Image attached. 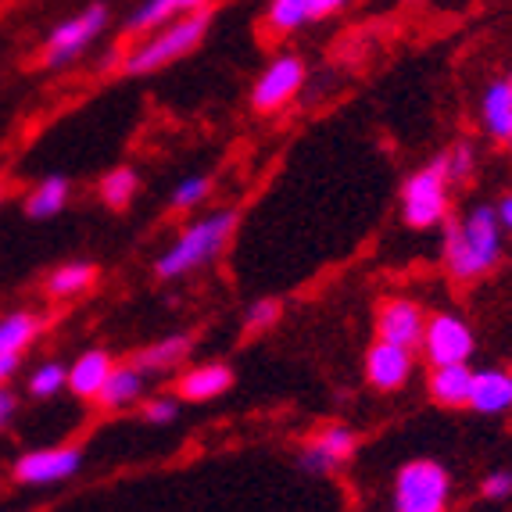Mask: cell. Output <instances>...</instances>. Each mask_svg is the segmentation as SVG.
<instances>
[{
  "instance_id": "obj_1",
  "label": "cell",
  "mask_w": 512,
  "mask_h": 512,
  "mask_svg": "<svg viewBox=\"0 0 512 512\" xmlns=\"http://www.w3.org/2000/svg\"><path fill=\"white\" fill-rule=\"evenodd\" d=\"M502 258V222L495 208L477 205L466 219L444 222V262L455 280H477Z\"/></svg>"
},
{
  "instance_id": "obj_2",
  "label": "cell",
  "mask_w": 512,
  "mask_h": 512,
  "mask_svg": "<svg viewBox=\"0 0 512 512\" xmlns=\"http://www.w3.org/2000/svg\"><path fill=\"white\" fill-rule=\"evenodd\" d=\"M208 33V11H194V15H183L169 26L154 29L147 40H140L133 51L122 58V72L126 76H147V72H158L172 61H180L183 54H190L197 43L205 40Z\"/></svg>"
},
{
  "instance_id": "obj_3",
  "label": "cell",
  "mask_w": 512,
  "mask_h": 512,
  "mask_svg": "<svg viewBox=\"0 0 512 512\" xmlns=\"http://www.w3.org/2000/svg\"><path fill=\"white\" fill-rule=\"evenodd\" d=\"M233 226H237V212H212L205 219H197L194 226H187L176 244L165 251L158 262H154V273L162 280H176V276H187L201 265H208L230 240Z\"/></svg>"
},
{
  "instance_id": "obj_4",
  "label": "cell",
  "mask_w": 512,
  "mask_h": 512,
  "mask_svg": "<svg viewBox=\"0 0 512 512\" xmlns=\"http://www.w3.org/2000/svg\"><path fill=\"white\" fill-rule=\"evenodd\" d=\"M452 480L434 459H416L394 477V512H444Z\"/></svg>"
},
{
  "instance_id": "obj_5",
  "label": "cell",
  "mask_w": 512,
  "mask_h": 512,
  "mask_svg": "<svg viewBox=\"0 0 512 512\" xmlns=\"http://www.w3.org/2000/svg\"><path fill=\"white\" fill-rule=\"evenodd\" d=\"M448 165L444 158H434L430 165L412 176L402 190V215H405V226L412 230H430L437 222H444L448 215Z\"/></svg>"
},
{
  "instance_id": "obj_6",
  "label": "cell",
  "mask_w": 512,
  "mask_h": 512,
  "mask_svg": "<svg viewBox=\"0 0 512 512\" xmlns=\"http://www.w3.org/2000/svg\"><path fill=\"white\" fill-rule=\"evenodd\" d=\"M108 26V8L104 4H90L86 11L72 15L69 22H61V26L51 29L47 36V47H43V65L47 69H65L79 54L97 40Z\"/></svg>"
},
{
  "instance_id": "obj_7",
  "label": "cell",
  "mask_w": 512,
  "mask_h": 512,
  "mask_svg": "<svg viewBox=\"0 0 512 512\" xmlns=\"http://www.w3.org/2000/svg\"><path fill=\"white\" fill-rule=\"evenodd\" d=\"M83 470V452L76 444H58V448H33V452H22L11 466V477L18 484L29 487H47L61 484V480H72Z\"/></svg>"
},
{
  "instance_id": "obj_8",
  "label": "cell",
  "mask_w": 512,
  "mask_h": 512,
  "mask_svg": "<svg viewBox=\"0 0 512 512\" xmlns=\"http://www.w3.org/2000/svg\"><path fill=\"white\" fill-rule=\"evenodd\" d=\"M423 355L430 359V366H452V362H466L473 355V330L462 323L459 316H441L427 319L423 326Z\"/></svg>"
},
{
  "instance_id": "obj_9",
  "label": "cell",
  "mask_w": 512,
  "mask_h": 512,
  "mask_svg": "<svg viewBox=\"0 0 512 512\" xmlns=\"http://www.w3.org/2000/svg\"><path fill=\"white\" fill-rule=\"evenodd\" d=\"M301 83H305V65H301V58L298 54H280V58L269 61V69L258 76L251 104H255L258 111H276L298 94Z\"/></svg>"
},
{
  "instance_id": "obj_10",
  "label": "cell",
  "mask_w": 512,
  "mask_h": 512,
  "mask_svg": "<svg viewBox=\"0 0 512 512\" xmlns=\"http://www.w3.org/2000/svg\"><path fill=\"white\" fill-rule=\"evenodd\" d=\"M423 326H427V316L419 312V305L405 298H387L376 312V333L380 341L398 344V348L412 351L423 344Z\"/></svg>"
},
{
  "instance_id": "obj_11",
  "label": "cell",
  "mask_w": 512,
  "mask_h": 512,
  "mask_svg": "<svg viewBox=\"0 0 512 512\" xmlns=\"http://www.w3.org/2000/svg\"><path fill=\"white\" fill-rule=\"evenodd\" d=\"M412 373V351L398 344L376 341L366 355V376L376 391H398Z\"/></svg>"
},
{
  "instance_id": "obj_12",
  "label": "cell",
  "mask_w": 512,
  "mask_h": 512,
  "mask_svg": "<svg viewBox=\"0 0 512 512\" xmlns=\"http://www.w3.org/2000/svg\"><path fill=\"white\" fill-rule=\"evenodd\" d=\"M351 452H355V434H351L348 427H330V430H323L312 444H305V452H301V470L326 473V470H333V466L348 462Z\"/></svg>"
},
{
  "instance_id": "obj_13",
  "label": "cell",
  "mask_w": 512,
  "mask_h": 512,
  "mask_svg": "<svg viewBox=\"0 0 512 512\" xmlns=\"http://www.w3.org/2000/svg\"><path fill=\"white\" fill-rule=\"evenodd\" d=\"M470 409L484 412V416H495V412L512 409V373L505 369H480L470 380Z\"/></svg>"
},
{
  "instance_id": "obj_14",
  "label": "cell",
  "mask_w": 512,
  "mask_h": 512,
  "mask_svg": "<svg viewBox=\"0 0 512 512\" xmlns=\"http://www.w3.org/2000/svg\"><path fill=\"white\" fill-rule=\"evenodd\" d=\"M111 369H115V359H111L108 351L90 348L69 366V384H65V387H69L76 398L90 402V398H97V394H101V387H104V380L111 376Z\"/></svg>"
},
{
  "instance_id": "obj_15",
  "label": "cell",
  "mask_w": 512,
  "mask_h": 512,
  "mask_svg": "<svg viewBox=\"0 0 512 512\" xmlns=\"http://www.w3.org/2000/svg\"><path fill=\"white\" fill-rule=\"evenodd\" d=\"M230 384L233 369L222 366V362H208V366H194L180 376L176 398H183V402H208V398H219L222 391H230Z\"/></svg>"
},
{
  "instance_id": "obj_16",
  "label": "cell",
  "mask_w": 512,
  "mask_h": 512,
  "mask_svg": "<svg viewBox=\"0 0 512 512\" xmlns=\"http://www.w3.org/2000/svg\"><path fill=\"white\" fill-rule=\"evenodd\" d=\"M208 0H147L133 11V18L126 22L129 33H154V29L169 26L176 18L194 15V11H205Z\"/></svg>"
},
{
  "instance_id": "obj_17",
  "label": "cell",
  "mask_w": 512,
  "mask_h": 512,
  "mask_svg": "<svg viewBox=\"0 0 512 512\" xmlns=\"http://www.w3.org/2000/svg\"><path fill=\"white\" fill-rule=\"evenodd\" d=\"M47 326L40 312H8L0 316V355H22Z\"/></svg>"
},
{
  "instance_id": "obj_18",
  "label": "cell",
  "mask_w": 512,
  "mask_h": 512,
  "mask_svg": "<svg viewBox=\"0 0 512 512\" xmlns=\"http://www.w3.org/2000/svg\"><path fill=\"white\" fill-rule=\"evenodd\" d=\"M470 380H473V369L466 366V362L434 366V373H430V394H434L441 405L455 409V405L470 402Z\"/></svg>"
},
{
  "instance_id": "obj_19",
  "label": "cell",
  "mask_w": 512,
  "mask_h": 512,
  "mask_svg": "<svg viewBox=\"0 0 512 512\" xmlns=\"http://www.w3.org/2000/svg\"><path fill=\"white\" fill-rule=\"evenodd\" d=\"M140 394H144V373L129 362V366L111 369V376L104 380L101 394H97V402H101V409H126V405L137 402Z\"/></svg>"
},
{
  "instance_id": "obj_20",
  "label": "cell",
  "mask_w": 512,
  "mask_h": 512,
  "mask_svg": "<svg viewBox=\"0 0 512 512\" xmlns=\"http://www.w3.org/2000/svg\"><path fill=\"white\" fill-rule=\"evenodd\" d=\"M69 176H43L26 197V215L29 219H54L61 215V208L69 205Z\"/></svg>"
},
{
  "instance_id": "obj_21",
  "label": "cell",
  "mask_w": 512,
  "mask_h": 512,
  "mask_svg": "<svg viewBox=\"0 0 512 512\" xmlns=\"http://www.w3.org/2000/svg\"><path fill=\"white\" fill-rule=\"evenodd\" d=\"M480 115H484L487 133L495 140H512V86L505 83H491L480 104Z\"/></svg>"
},
{
  "instance_id": "obj_22",
  "label": "cell",
  "mask_w": 512,
  "mask_h": 512,
  "mask_svg": "<svg viewBox=\"0 0 512 512\" xmlns=\"http://www.w3.org/2000/svg\"><path fill=\"white\" fill-rule=\"evenodd\" d=\"M190 337L187 333H176V337H165V341L151 344V348H144L133 359V366L140 369V373H165V369H172L176 362L187 359V351H190Z\"/></svg>"
},
{
  "instance_id": "obj_23",
  "label": "cell",
  "mask_w": 512,
  "mask_h": 512,
  "mask_svg": "<svg viewBox=\"0 0 512 512\" xmlns=\"http://www.w3.org/2000/svg\"><path fill=\"white\" fill-rule=\"evenodd\" d=\"M94 280H97V269L90 262L61 265V269H54V273L47 276V298H54V301L76 298V294H83Z\"/></svg>"
},
{
  "instance_id": "obj_24",
  "label": "cell",
  "mask_w": 512,
  "mask_h": 512,
  "mask_svg": "<svg viewBox=\"0 0 512 512\" xmlns=\"http://www.w3.org/2000/svg\"><path fill=\"white\" fill-rule=\"evenodd\" d=\"M137 187H140V180H137V172L133 169H111L108 176L101 180V197H104V205L108 208H126L129 201H133V194H137Z\"/></svg>"
},
{
  "instance_id": "obj_25",
  "label": "cell",
  "mask_w": 512,
  "mask_h": 512,
  "mask_svg": "<svg viewBox=\"0 0 512 512\" xmlns=\"http://www.w3.org/2000/svg\"><path fill=\"white\" fill-rule=\"evenodd\" d=\"M305 22H312V11H308V0H273L269 4V26L276 33H294Z\"/></svg>"
},
{
  "instance_id": "obj_26",
  "label": "cell",
  "mask_w": 512,
  "mask_h": 512,
  "mask_svg": "<svg viewBox=\"0 0 512 512\" xmlns=\"http://www.w3.org/2000/svg\"><path fill=\"white\" fill-rule=\"evenodd\" d=\"M65 384H69V366L43 362V366H36L33 376H29V394H33V398H54Z\"/></svg>"
},
{
  "instance_id": "obj_27",
  "label": "cell",
  "mask_w": 512,
  "mask_h": 512,
  "mask_svg": "<svg viewBox=\"0 0 512 512\" xmlns=\"http://www.w3.org/2000/svg\"><path fill=\"white\" fill-rule=\"evenodd\" d=\"M444 165H448V180L452 183L470 180L473 169H477V151H473V144H455L452 154H444Z\"/></svg>"
},
{
  "instance_id": "obj_28",
  "label": "cell",
  "mask_w": 512,
  "mask_h": 512,
  "mask_svg": "<svg viewBox=\"0 0 512 512\" xmlns=\"http://www.w3.org/2000/svg\"><path fill=\"white\" fill-rule=\"evenodd\" d=\"M208 190H212V180H208V176H190V180H183L180 187H176V194H172V205H176V208H194V205H201V201H205Z\"/></svg>"
},
{
  "instance_id": "obj_29",
  "label": "cell",
  "mask_w": 512,
  "mask_h": 512,
  "mask_svg": "<svg viewBox=\"0 0 512 512\" xmlns=\"http://www.w3.org/2000/svg\"><path fill=\"white\" fill-rule=\"evenodd\" d=\"M276 319H280V301L265 298V301H255V305L248 308L244 326H248V333H258V330H269Z\"/></svg>"
},
{
  "instance_id": "obj_30",
  "label": "cell",
  "mask_w": 512,
  "mask_h": 512,
  "mask_svg": "<svg viewBox=\"0 0 512 512\" xmlns=\"http://www.w3.org/2000/svg\"><path fill=\"white\" fill-rule=\"evenodd\" d=\"M176 416H180V402H176V398H151V402L144 405V419L154 423V427L172 423Z\"/></svg>"
},
{
  "instance_id": "obj_31",
  "label": "cell",
  "mask_w": 512,
  "mask_h": 512,
  "mask_svg": "<svg viewBox=\"0 0 512 512\" xmlns=\"http://www.w3.org/2000/svg\"><path fill=\"white\" fill-rule=\"evenodd\" d=\"M480 491H484V498H491V502H502V498L512 495V473L509 470L491 473V477H484Z\"/></svg>"
},
{
  "instance_id": "obj_32",
  "label": "cell",
  "mask_w": 512,
  "mask_h": 512,
  "mask_svg": "<svg viewBox=\"0 0 512 512\" xmlns=\"http://www.w3.org/2000/svg\"><path fill=\"white\" fill-rule=\"evenodd\" d=\"M15 409H18V398L8 391V387H0V430L8 427L11 423V416H15Z\"/></svg>"
},
{
  "instance_id": "obj_33",
  "label": "cell",
  "mask_w": 512,
  "mask_h": 512,
  "mask_svg": "<svg viewBox=\"0 0 512 512\" xmlns=\"http://www.w3.org/2000/svg\"><path fill=\"white\" fill-rule=\"evenodd\" d=\"M348 0H308V11H312V18H326L333 15V11H341Z\"/></svg>"
},
{
  "instance_id": "obj_34",
  "label": "cell",
  "mask_w": 512,
  "mask_h": 512,
  "mask_svg": "<svg viewBox=\"0 0 512 512\" xmlns=\"http://www.w3.org/2000/svg\"><path fill=\"white\" fill-rule=\"evenodd\" d=\"M18 362H22V355H0V387L8 384V376L18 369Z\"/></svg>"
},
{
  "instance_id": "obj_35",
  "label": "cell",
  "mask_w": 512,
  "mask_h": 512,
  "mask_svg": "<svg viewBox=\"0 0 512 512\" xmlns=\"http://www.w3.org/2000/svg\"><path fill=\"white\" fill-rule=\"evenodd\" d=\"M495 215H498V222H502L505 230L512 233V194H505V197H502V205L495 208Z\"/></svg>"
},
{
  "instance_id": "obj_36",
  "label": "cell",
  "mask_w": 512,
  "mask_h": 512,
  "mask_svg": "<svg viewBox=\"0 0 512 512\" xmlns=\"http://www.w3.org/2000/svg\"><path fill=\"white\" fill-rule=\"evenodd\" d=\"M4 197H8V187H4V180H0V205H4Z\"/></svg>"
},
{
  "instance_id": "obj_37",
  "label": "cell",
  "mask_w": 512,
  "mask_h": 512,
  "mask_svg": "<svg viewBox=\"0 0 512 512\" xmlns=\"http://www.w3.org/2000/svg\"><path fill=\"white\" fill-rule=\"evenodd\" d=\"M509 86H512V79H509Z\"/></svg>"
}]
</instances>
